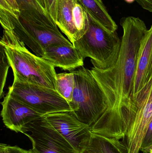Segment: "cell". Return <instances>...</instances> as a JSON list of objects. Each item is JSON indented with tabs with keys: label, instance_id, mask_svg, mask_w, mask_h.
Instances as JSON below:
<instances>
[{
	"label": "cell",
	"instance_id": "obj_19",
	"mask_svg": "<svg viewBox=\"0 0 152 153\" xmlns=\"http://www.w3.org/2000/svg\"><path fill=\"white\" fill-rule=\"evenodd\" d=\"M10 67L3 46L0 44V98L4 96L8 70Z\"/></svg>",
	"mask_w": 152,
	"mask_h": 153
},
{
	"label": "cell",
	"instance_id": "obj_26",
	"mask_svg": "<svg viewBox=\"0 0 152 153\" xmlns=\"http://www.w3.org/2000/svg\"><path fill=\"white\" fill-rule=\"evenodd\" d=\"M125 1L128 3H132L134 2V1H136V0H125Z\"/></svg>",
	"mask_w": 152,
	"mask_h": 153
},
{
	"label": "cell",
	"instance_id": "obj_1",
	"mask_svg": "<svg viewBox=\"0 0 152 153\" xmlns=\"http://www.w3.org/2000/svg\"><path fill=\"white\" fill-rule=\"evenodd\" d=\"M123 28L121 48L114 65L103 70L94 67L91 71L104 94L107 108L91 127L92 133L124 140L127 129L138 108L133 98L134 78L141 42L148 29L139 18L120 19Z\"/></svg>",
	"mask_w": 152,
	"mask_h": 153
},
{
	"label": "cell",
	"instance_id": "obj_7",
	"mask_svg": "<svg viewBox=\"0 0 152 153\" xmlns=\"http://www.w3.org/2000/svg\"><path fill=\"white\" fill-rule=\"evenodd\" d=\"M21 133L32 143L29 153H78L43 116L27 125Z\"/></svg>",
	"mask_w": 152,
	"mask_h": 153
},
{
	"label": "cell",
	"instance_id": "obj_20",
	"mask_svg": "<svg viewBox=\"0 0 152 153\" xmlns=\"http://www.w3.org/2000/svg\"><path fill=\"white\" fill-rule=\"evenodd\" d=\"M140 151L143 153H152V119L143 139Z\"/></svg>",
	"mask_w": 152,
	"mask_h": 153
},
{
	"label": "cell",
	"instance_id": "obj_11",
	"mask_svg": "<svg viewBox=\"0 0 152 153\" xmlns=\"http://www.w3.org/2000/svg\"><path fill=\"white\" fill-rule=\"evenodd\" d=\"M152 78V25L141 42L138 52L133 86V100L137 108L142 92Z\"/></svg>",
	"mask_w": 152,
	"mask_h": 153
},
{
	"label": "cell",
	"instance_id": "obj_14",
	"mask_svg": "<svg viewBox=\"0 0 152 153\" xmlns=\"http://www.w3.org/2000/svg\"><path fill=\"white\" fill-rule=\"evenodd\" d=\"M20 13L28 20L54 28H58L54 21L37 0H17Z\"/></svg>",
	"mask_w": 152,
	"mask_h": 153
},
{
	"label": "cell",
	"instance_id": "obj_16",
	"mask_svg": "<svg viewBox=\"0 0 152 153\" xmlns=\"http://www.w3.org/2000/svg\"><path fill=\"white\" fill-rule=\"evenodd\" d=\"M91 140L103 153H128L127 148L122 141L115 138L102 136L92 133Z\"/></svg>",
	"mask_w": 152,
	"mask_h": 153
},
{
	"label": "cell",
	"instance_id": "obj_21",
	"mask_svg": "<svg viewBox=\"0 0 152 153\" xmlns=\"http://www.w3.org/2000/svg\"><path fill=\"white\" fill-rule=\"evenodd\" d=\"M44 2L46 11L55 22L57 0H44Z\"/></svg>",
	"mask_w": 152,
	"mask_h": 153
},
{
	"label": "cell",
	"instance_id": "obj_17",
	"mask_svg": "<svg viewBox=\"0 0 152 153\" xmlns=\"http://www.w3.org/2000/svg\"><path fill=\"white\" fill-rule=\"evenodd\" d=\"M75 86V76L72 72H70L69 73L57 74L56 91L69 104L72 101Z\"/></svg>",
	"mask_w": 152,
	"mask_h": 153
},
{
	"label": "cell",
	"instance_id": "obj_8",
	"mask_svg": "<svg viewBox=\"0 0 152 153\" xmlns=\"http://www.w3.org/2000/svg\"><path fill=\"white\" fill-rule=\"evenodd\" d=\"M43 116L78 153H82L86 148L92 136L91 127L79 120L72 111L54 112Z\"/></svg>",
	"mask_w": 152,
	"mask_h": 153
},
{
	"label": "cell",
	"instance_id": "obj_10",
	"mask_svg": "<svg viewBox=\"0 0 152 153\" xmlns=\"http://www.w3.org/2000/svg\"><path fill=\"white\" fill-rule=\"evenodd\" d=\"M1 104V116L4 124L7 128L16 133H21L24 127L43 116L9 91Z\"/></svg>",
	"mask_w": 152,
	"mask_h": 153
},
{
	"label": "cell",
	"instance_id": "obj_15",
	"mask_svg": "<svg viewBox=\"0 0 152 153\" xmlns=\"http://www.w3.org/2000/svg\"><path fill=\"white\" fill-rule=\"evenodd\" d=\"M87 13L105 28L117 31V25L110 15L102 0H77Z\"/></svg>",
	"mask_w": 152,
	"mask_h": 153
},
{
	"label": "cell",
	"instance_id": "obj_22",
	"mask_svg": "<svg viewBox=\"0 0 152 153\" xmlns=\"http://www.w3.org/2000/svg\"><path fill=\"white\" fill-rule=\"evenodd\" d=\"M0 153H29V151L24 150L17 146H11L9 145L1 143Z\"/></svg>",
	"mask_w": 152,
	"mask_h": 153
},
{
	"label": "cell",
	"instance_id": "obj_4",
	"mask_svg": "<svg viewBox=\"0 0 152 153\" xmlns=\"http://www.w3.org/2000/svg\"><path fill=\"white\" fill-rule=\"evenodd\" d=\"M71 72L75 86L70 106L78 119L91 127L107 109L105 96L91 70L83 66Z\"/></svg>",
	"mask_w": 152,
	"mask_h": 153
},
{
	"label": "cell",
	"instance_id": "obj_23",
	"mask_svg": "<svg viewBox=\"0 0 152 153\" xmlns=\"http://www.w3.org/2000/svg\"><path fill=\"white\" fill-rule=\"evenodd\" d=\"M145 10L152 13V0H136Z\"/></svg>",
	"mask_w": 152,
	"mask_h": 153
},
{
	"label": "cell",
	"instance_id": "obj_25",
	"mask_svg": "<svg viewBox=\"0 0 152 153\" xmlns=\"http://www.w3.org/2000/svg\"><path fill=\"white\" fill-rule=\"evenodd\" d=\"M37 1L39 3V4L41 5V6L45 10V5L44 0H37Z\"/></svg>",
	"mask_w": 152,
	"mask_h": 153
},
{
	"label": "cell",
	"instance_id": "obj_18",
	"mask_svg": "<svg viewBox=\"0 0 152 153\" xmlns=\"http://www.w3.org/2000/svg\"><path fill=\"white\" fill-rule=\"evenodd\" d=\"M73 20L78 40L84 36L87 30L88 18L87 13L77 0L73 9Z\"/></svg>",
	"mask_w": 152,
	"mask_h": 153
},
{
	"label": "cell",
	"instance_id": "obj_12",
	"mask_svg": "<svg viewBox=\"0 0 152 153\" xmlns=\"http://www.w3.org/2000/svg\"><path fill=\"white\" fill-rule=\"evenodd\" d=\"M54 68L71 72L84 66V58L72 44H53L46 48L41 56Z\"/></svg>",
	"mask_w": 152,
	"mask_h": 153
},
{
	"label": "cell",
	"instance_id": "obj_6",
	"mask_svg": "<svg viewBox=\"0 0 152 153\" xmlns=\"http://www.w3.org/2000/svg\"><path fill=\"white\" fill-rule=\"evenodd\" d=\"M13 76L9 92L42 116L54 112L72 111L68 102L56 90Z\"/></svg>",
	"mask_w": 152,
	"mask_h": 153
},
{
	"label": "cell",
	"instance_id": "obj_5",
	"mask_svg": "<svg viewBox=\"0 0 152 153\" xmlns=\"http://www.w3.org/2000/svg\"><path fill=\"white\" fill-rule=\"evenodd\" d=\"M0 22L3 29L11 30L35 54L41 56L46 48L53 44H72L61 34L58 28L28 20L0 8Z\"/></svg>",
	"mask_w": 152,
	"mask_h": 153
},
{
	"label": "cell",
	"instance_id": "obj_13",
	"mask_svg": "<svg viewBox=\"0 0 152 153\" xmlns=\"http://www.w3.org/2000/svg\"><path fill=\"white\" fill-rule=\"evenodd\" d=\"M76 0H57L55 23L73 45L77 40L73 20V9Z\"/></svg>",
	"mask_w": 152,
	"mask_h": 153
},
{
	"label": "cell",
	"instance_id": "obj_2",
	"mask_svg": "<svg viewBox=\"0 0 152 153\" xmlns=\"http://www.w3.org/2000/svg\"><path fill=\"white\" fill-rule=\"evenodd\" d=\"M0 44L4 48L13 76L56 91L55 68L30 52L11 30L3 29Z\"/></svg>",
	"mask_w": 152,
	"mask_h": 153
},
{
	"label": "cell",
	"instance_id": "obj_24",
	"mask_svg": "<svg viewBox=\"0 0 152 153\" xmlns=\"http://www.w3.org/2000/svg\"><path fill=\"white\" fill-rule=\"evenodd\" d=\"M10 5L16 14L20 13L19 7L17 0H5Z\"/></svg>",
	"mask_w": 152,
	"mask_h": 153
},
{
	"label": "cell",
	"instance_id": "obj_9",
	"mask_svg": "<svg viewBox=\"0 0 152 153\" xmlns=\"http://www.w3.org/2000/svg\"><path fill=\"white\" fill-rule=\"evenodd\" d=\"M152 119V83L136 114L129 124L123 142L128 153H139L143 139Z\"/></svg>",
	"mask_w": 152,
	"mask_h": 153
},
{
	"label": "cell",
	"instance_id": "obj_3",
	"mask_svg": "<svg viewBox=\"0 0 152 153\" xmlns=\"http://www.w3.org/2000/svg\"><path fill=\"white\" fill-rule=\"evenodd\" d=\"M88 25L84 36L73 44L84 59L91 58L94 67L105 70L115 65L121 48L117 32L105 28L87 13Z\"/></svg>",
	"mask_w": 152,
	"mask_h": 153
}]
</instances>
